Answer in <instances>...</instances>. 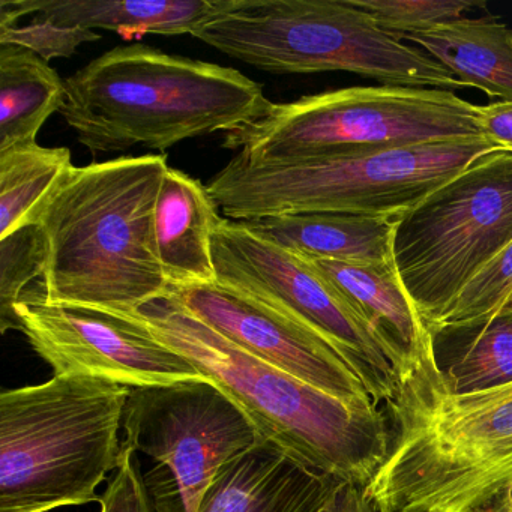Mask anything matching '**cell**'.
Instances as JSON below:
<instances>
[{"instance_id":"cell-17","label":"cell","mask_w":512,"mask_h":512,"mask_svg":"<svg viewBox=\"0 0 512 512\" xmlns=\"http://www.w3.org/2000/svg\"><path fill=\"white\" fill-rule=\"evenodd\" d=\"M308 260L361 311L374 331L403 359L404 368L433 349L430 329L401 284L394 262Z\"/></svg>"},{"instance_id":"cell-20","label":"cell","mask_w":512,"mask_h":512,"mask_svg":"<svg viewBox=\"0 0 512 512\" xmlns=\"http://www.w3.org/2000/svg\"><path fill=\"white\" fill-rule=\"evenodd\" d=\"M65 101V80L49 62L25 47L0 44V151L35 145Z\"/></svg>"},{"instance_id":"cell-5","label":"cell","mask_w":512,"mask_h":512,"mask_svg":"<svg viewBox=\"0 0 512 512\" xmlns=\"http://www.w3.org/2000/svg\"><path fill=\"white\" fill-rule=\"evenodd\" d=\"M130 388L55 376L0 394V512H50L100 500L122 457Z\"/></svg>"},{"instance_id":"cell-9","label":"cell","mask_w":512,"mask_h":512,"mask_svg":"<svg viewBox=\"0 0 512 512\" xmlns=\"http://www.w3.org/2000/svg\"><path fill=\"white\" fill-rule=\"evenodd\" d=\"M512 244V151L482 155L395 220L392 262L430 329Z\"/></svg>"},{"instance_id":"cell-16","label":"cell","mask_w":512,"mask_h":512,"mask_svg":"<svg viewBox=\"0 0 512 512\" xmlns=\"http://www.w3.org/2000/svg\"><path fill=\"white\" fill-rule=\"evenodd\" d=\"M220 208L199 179L169 167L154 209V244L170 290L215 283L212 238Z\"/></svg>"},{"instance_id":"cell-2","label":"cell","mask_w":512,"mask_h":512,"mask_svg":"<svg viewBox=\"0 0 512 512\" xmlns=\"http://www.w3.org/2000/svg\"><path fill=\"white\" fill-rule=\"evenodd\" d=\"M167 169L148 154L68 172L37 223L44 301L128 314L170 292L152 230Z\"/></svg>"},{"instance_id":"cell-18","label":"cell","mask_w":512,"mask_h":512,"mask_svg":"<svg viewBox=\"0 0 512 512\" xmlns=\"http://www.w3.org/2000/svg\"><path fill=\"white\" fill-rule=\"evenodd\" d=\"M245 223L280 247L307 259L392 262L395 220L391 218L310 212Z\"/></svg>"},{"instance_id":"cell-30","label":"cell","mask_w":512,"mask_h":512,"mask_svg":"<svg viewBox=\"0 0 512 512\" xmlns=\"http://www.w3.org/2000/svg\"><path fill=\"white\" fill-rule=\"evenodd\" d=\"M488 512H512V493L497 502Z\"/></svg>"},{"instance_id":"cell-19","label":"cell","mask_w":512,"mask_h":512,"mask_svg":"<svg viewBox=\"0 0 512 512\" xmlns=\"http://www.w3.org/2000/svg\"><path fill=\"white\" fill-rule=\"evenodd\" d=\"M401 41L415 44L439 62L463 88L512 104V29L497 17H466Z\"/></svg>"},{"instance_id":"cell-22","label":"cell","mask_w":512,"mask_h":512,"mask_svg":"<svg viewBox=\"0 0 512 512\" xmlns=\"http://www.w3.org/2000/svg\"><path fill=\"white\" fill-rule=\"evenodd\" d=\"M73 167L68 148L35 143L0 151V239L37 226Z\"/></svg>"},{"instance_id":"cell-10","label":"cell","mask_w":512,"mask_h":512,"mask_svg":"<svg viewBox=\"0 0 512 512\" xmlns=\"http://www.w3.org/2000/svg\"><path fill=\"white\" fill-rule=\"evenodd\" d=\"M212 256L218 283L325 338L358 374L376 406L394 398L403 359L310 260L280 247L245 221L229 218L212 238Z\"/></svg>"},{"instance_id":"cell-6","label":"cell","mask_w":512,"mask_h":512,"mask_svg":"<svg viewBox=\"0 0 512 512\" xmlns=\"http://www.w3.org/2000/svg\"><path fill=\"white\" fill-rule=\"evenodd\" d=\"M487 137L361 155L253 161L238 154L206 184L224 217L256 221L310 212L398 220L488 152Z\"/></svg>"},{"instance_id":"cell-15","label":"cell","mask_w":512,"mask_h":512,"mask_svg":"<svg viewBox=\"0 0 512 512\" xmlns=\"http://www.w3.org/2000/svg\"><path fill=\"white\" fill-rule=\"evenodd\" d=\"M223 0H2L0 28L40 16L62 28L104 29L124 37L193 35L214 17Z\"/></svg>"},{"instance_id":"cell-8","label":"cell","mask_w":512,"mask_h":512,"mask_svg":"<svg viewBox=\"0 0 512 512\" xmlns=\"http://www.w3.org/2000/svg\"><path fill=\"white\" fill-rule=\"evenodd\" d=\"M481 106L452 91L364 86L275 104L224 133L223 148L253 161L361 155L485 137Z\"/></svg>"},{"instance_id":"cell-1","label":"cell","mask_w":512,"mask_h":512,"mask_svg":"<svg viewBox=\"0 0 512 512\" xmlns=\"http://www.w3.org/2000/svg\"><path fill=\"white\" fill-rule=\"evenodd\" d=\"M385 406L391 446L365 487L380 512H488L512 493V383L452 391L430 349Z\"/></svg>"},{"instance_id":"cell-25","label":"cell","mask_w":512,"mask_h":512,"mask_svg":"<svg viewBox=\"0 0 512 512\" xmlns=\"http://www.w3.org/2000/svg\"><path fill=\"white\" fill-rule=\"evenodd\" d=\"M350 4L400 41L406 35L466 19L467 13L481 7L464 0H350Z\"/></svg>"},{"instance_id":"cell-4","label":"cell","mask_w":512,"mask_h":512,"mask_svg":"<svg viewBox=\"0 0 512 512\" xmlns=\"http://www.w3.org/2000/svg\"><path fill=\"white\" fill-rule=\"evenodd\" d=\"M61 115L92 155L134 146L164 152L227 133L268 112L262 86L232 67L137 43L115 47L65 79Z\"/></svg>"},{"instance_id":"cell-24","label":"cell","mask_w":512,"mask_h":512,"mask_svg":"<svg viewBox=\"0 0 512 512\" xmlns=\"http://www.w3.org/2000/svg\"><path fill=\"white\" fill-rule=\"evenodd\" d=\"M43 242L37 226L0 239V332L20 331L16 305L34 278L43 277Z\"/></svg>"},{"instance_id":"cell-29","label":"cell","mask_w":512,"mask_h":512,"mask_svg":"<svg viewBox=\"0 0 512 512\" xmlns=\"http://www.w3.org/2000/svg\"><path fill=\"white\" fill-rule=\"evenodd\" d=\"M320 512H380V509L365 493V487L343 482Z\"/></svg>"},{"instance_id":"cell-27","label":"cell","mask_w":512,"mask_h":512,"mask_svg":"<svg viewBox=\"0 0 512 512\" xmlns=\"http://www.w3.org/2000/svg\"><path fill=\"white\" fill-rule=\"evenodd\" d=\"M98 502L100 512H157L136 452L122 448L121 463Z\"/></svg>"},{"instance_id":"cell-28","label":"cell","mask_w":512,"mask_h":512,"mask_svg":"<svg viewBox=\"0 0 512 512\" xmlns=\"http://www.w3.org/2000/svg\"><path fill=\"white\" fill-rule=\"evenodd\" d=\"M482 134L500 148L512 151V104L493 103L481 106Z\"/></svg>"},{"instance_id":"cell-13","label":"cell","mask_w":512,"mask_h":512,"mask_svg":"<svg viewBox=\"0 0 512 512\" xmlns=\"http://www.w3.org/2000/svg\"><path fill=\"white\" fill-rule=\"evenodd\" d=\"M170 293L188 313L260 361L341 400L374 403L337 349L286 314L218 281Z\"/></svg>"},{"instance_id":"cell-3","label":"cell","mask_w":512,"mask_h":512,"mask_svg":"<svg viewBox=\"0 0 512 512\" xmlns=\"http://www.w3.org/2000/svg\"><path fill=\"white\" fill-rule=\"evenodd\" d=\"M122 316L187 358L266 440L305 466L367 487L388 458L391 434L376 404L341 400L260 361L188 313L172 293Z\"/></svg>"},{"instance_id":"cell-21","label":"cell","mask_w":512,"mask_h":512,"mask_svg":"<svg viewBox=\"0 0 512 512\" xmlns=\"http://www.w3.org/2000/svg\"><path fill=\"white\" fill-rule=\"evenodd\" d=\"M434 358L455 392H478L512 383V311L472 325L437 329Z\"/></svg>"},{"instance_id":"cell-31","label":"cell","mask_w":512,"mask_h":512,"mask_svg":"<svg viewBox=\"0 0 512 512\" xmlns=\"http://www.w3.org/2000/svg\"><path fill=\"white\" fill-rule=\"evenodd\" d=\"M502 311H512V296L509 298V301L506 302V305L503 307Z\"/></svg>"},{"instance_id":"cell-23","label":"cell","mask_w":512,"mask_h":512,"mask_svg":"<svg viewBox=\"0 0 512 512\" xmlns=\"http://www.w3.org/2000/svg\"><path fill=\"white\" fill-rule=\"evenodd\" d=\"M511 296L512 244H509L461 289L430 332L491 319L503 310Z\"/></svg>"},{"instance_id":"cell-14","label":"cell","mask_w":512,"mask_h":512,"mask_svg":"<svg viewBox=\"0 0 512 512\" xmlns=\"http://www.w3.org/2000/svg\"><path fill=\"white\" fill-rule=\"evenodd\" d=\"M343 482L263 439L221 470L197 512H320Z\"/></svg>"},{"instance_id":"cell-7","label":"cell","mask_w":512,"mask_h":512,"mask_svg":"<svg viewBox=\"0 0 512 512\" xmlns=\"http://www.w3.org/2000/svg\"><path fill=\"white\" fill-rule=\"evenodd\" d=\"M191 37L271 74L343 71L386 86L464 89L439 62L350 0H223Z\"/></svg>"},{"instance_id":"cell-26","label":"cell","mask_w":512,"mask_h":512,"mask_svg":"<svg viewBox=\"0 0 512 512\" xmlns=\"http://www.w3.org/2000/svg\"><path fill=\"white\" fill-rule=\"evenodd\" d=\"M95 31L82 28H62L40 16L28 23L0 28V44H16L37 53L44 61L71 58L82 44L100 40Z\"/></svg>"},{"instance_id":"cell-11","label":"cell","mask_w":512,"mask_h":512,"mask_svg":"<svg viewBox=\"0 0 512 512\" xmlns=\"http://www.w3.org/2000/svg\"><path fill=\"white\" fill-rule=\"evenodd\" d=\"M122 448L145 452L175 476L185 512L199 511L212 482L265 437L214 382L130 388Z\"/></svg>"},{"instance_id":"cell-12","label":"cell","mask_w":512,"mask_h":512,"mask_svg":"<svg viewBox=\"0 0 512 512\" xmlns=\"http://www.w3.org/2000/svg\"><path fill=\"white\" fill-rule=\"evenodd\" d=\"M20 332L55 376H92L128 388L203 379L137 320L74 305H53L26 292L16 305Z\"/></svg>"}]
</instances>
